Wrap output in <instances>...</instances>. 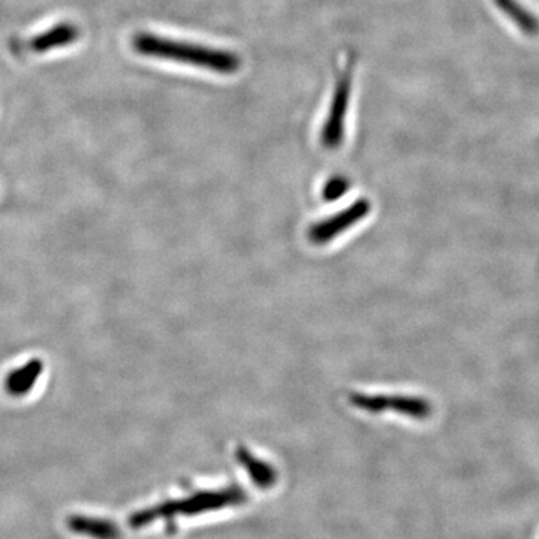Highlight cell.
<instances>
[{"instance_id": "1", "label": "cell", "mask_w": 539, "mask_h": 539, "mask_svg": "<svg viewBox=\"0 0 539 539\" xmlns=\"http://www.w3.org/2000/svg\"><path fill=\"white\" fill-rule=\"evenodd\" d=\"M132 47L141 56L173 60L185 65L210 69L218 74H236L242 68V59L231 51L213 50L203 45L173 41L153 33H137L132 38Z\"/></svg>"}, {"instance_id": "7", "label": "cell", "mask_w": 539, "mask_h": 539, "mask_svg": "<svg viewBox=\"0 0 539 539\" xmlns=\"http://www.w3.org/2000/svg\"><path fill=\"white\" fill-rule=\"evenodd\" d=\"M44 372V363L39 358H32L23 366L11 370L5 378V391L11 397H26L35 388L36 382Z\"/></svg>"}, {"instance_id": "8", "label": "cell", "mask_w": 539, "mask_h": 539, "mask_svg": "<svg viewBox=\"0 0 539 539\" xmlns=\"http://www.w3.org/2000/svg\"><path fill=\"white\" fill-rule=\"evenodd\" d=\"M496 8L529 38L539 35V18L526 9L519 0H493Z\"/></svg>"}, {"instance_id": "10", "label": "cell", "mask_w": 539, "mask_h": 539, "mask_svg": "<svg viewBox=\"0 0 539 539\" xmlns=\"http://www.w3.org/2000/svg\"><path fill=\"white\" fill-rule=\"evenodd\" d=\"M388 409L408 415V417L418 418V420H423L432 414L430 403L418 397H385V411Z\"/></svg>"}, {"instance_id": "5", "label": "cell", "mask_w": 539, "mask_h": 539, "mask_svg": "<svg viewBox=\"0 0 539 539\" xmlns=\"http://www.w3.org/2000/svg\"><path fill=\"white\" fill-rule=\"evenodd\" d=\"M78 38H80V29L74 23L62 21L33 36L29 41V50L36 54L48 53L56 48L68 47L77 42Z\"/></svg>"}, {"instance_id": "11", "label": "cell", "mask_w": 539, "mask_h": 539, "mask_svg": "<svg viewBox=\"0 0 539 539\" xmlns=\"http://www.w3.org/2000/svg\"><path fill=\"white\" fill-rule=\"evenodd\" d=\"M349 189L348 179L345 177H331L327 185L322 188V198L327 201L339 200Z\"/></svg>"}, {"instance_id": "4", "label": "cell", "mask_w": 539, "mask_h": 539, "mask_svg": "<svg viewBox=\"0 0 539 539\" xmlns=\"http://www.w3.org/2000/svg\"><path fill=\"white\" fill-rule=\"evenodd\" d=\"M246 495L242 489L221 490V492H201L189 498L176 501V510L180 514H200L206 511L219 510L228 505H237L245 501Z\"/></svg>"}, {"instance_id": "9", "label": "cell", "mask_w": 539, "mask_h": 539, "mask_svg": "<svg viewBox=\"0 0 539 539\" xmlns=\"http://www.w3.org/2000/svg\"><path fill=\"white\" fill-rule=\"evenodd\" d=\"M237 459L239 462H242V465L245 466L248 474L251 475L254 483L257 484L261 489H269L276 483L277 474L270 465H267L263 460H258L257 457L249 454L245 448H239L237 450Z\"/></svg>"}, {"instance_id": "2", "label": "cell", "mask_w": 539, "mask_h": 539, "mask_svg": "<svg viewBox=\"0 0 539 539\" xmlns=\"http://www.w3.org/2000/svg\"><path fill=\"white\" fill-rule=\"evenodd\" d=\"M352 90V63H349L334 87L327 122L322 128L321 144L328 150L339 149L345 135V117Z\"/></svg>"}, {"instance_id": "3", "label": "cell", "mask_w": 539, "mask_h": 539, "mask_svg": "<svg viewBox=\"0 0 539 539\" xmlns=\"http://www.w3.org/2000/svg\"><path fill=\"white\" fill-rule=\"evenodd\" d=\"M369 212V201H357V203L352 204L349 209L337 213L333 218L313 225L309 230V240L310 242L315 243V245H324V243H328L331 239H334V237L342 234L343 231L349 230V227L357 224V222L361 221V219H363Z\"/></svg>"}, {"instance_id": "6", "label": "cell", "mask_w": 539, "mask_h": 539, "mask_svg": "<svg viewBox=\"0 0 539 539\" xmlns=\"http://www.w3.org/2000/svg\"><path fill=\"white\" fill-rule=\"evenodd\" d=\"M66 526L72 534L90 539H120L122 531L116 523L101 517L74 514L66 520Z\"/></svg>"}]
</instances>
